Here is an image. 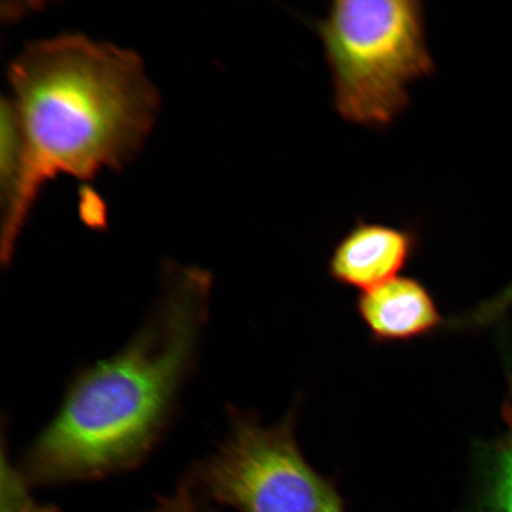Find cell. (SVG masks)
Here are the masks:
<instances>
[{
    "mask_svg": "<svg viewBox=\"0 0 512 512\" xmlns=\"http://www.w3.org/2000/svg\"><path fill=\"white\" fill-rule=\"evenodd\" d=\"M210 290V275L198 268L170 274L142 331L69 387L59 413L29 448L28 478L40 483L101 478L149 456L194 369Z\"/></svg>",
    "mask_w": 512,
    "mask_h": 512,
    "instance_id": "1",
    "label": "cell"
},
{
    "mask_svg": "<svg viewBox=\"0 0 512 512\" xmlns=\"http://www.w3.org/2000/svg\"><path fill=\"white\" fill-rule=\"evenodd\" d=\"M24 145L21 210L59 175L91 181L121 169L155 125L159 95L131 50L62 35L30 43L9 68Z\"/></svg>",
    "mask_w": 512,
    "mask_h": 512,
    "instance_id": "2",
    "label": "cell"
},
{
    "mask_svg": "<svg viewBox=\"0 0 512 512\" xmlns=\"http://www.w3.org/2000/svg\"><path fill=\"white\" fill-rule=\"evenodd\" d=\"M339 117L388 127L411 104L409 87L434 73L424 3L336 0L316 22Z\"/></svg>",
    "mask_w": 512,
    "mask_h": 512,
    "instance_id": "3",
    "label": "cell"
},
{
    "mask_svg": "<svg viewBox=\"0 0 512 512\" xmlns=\"http://www.w3.org/2000/svg\"><path fill=\"white\" fill-rule=\"evenodd\" d=\"M194 477L209 497L241 512H347L336 486L300 451L292 414L265 427L235 411L228 437Z\"/></svg>",
    "mask_w": 512,
    "mask_h": 512,
    "instance_id": "4",
    "label": "cell"
},
{
    "mask_svg": "<svg viewBox=\"0 0 512 512\" xmlns=\"http://www.w3.org/2000/svg\"><path fill=\"white\" fill-rule=\"evenodd\" d=\"M414 230L358 220L337 243L329 274L338 284L366 292L395 279L418 249Z\"/></svg>",
    "mask_w": 512,
    "mask_h": 512,
    "instance_id": "5",
    "label": "cell"
},
{
    "mask_svg": "<svg viewBox=\"0 0 512 512\" xmlns=\"http://www.w3.org/2000/svg\"><path fill=\"white\" fill-rule=\"evenodd\" d=\"M357 313L376 341L407 342L444 324L438 305L424 284L399 277L362 293Z\"/></svg>",
    "mask_w": 512,
    "mask_h": 512,
    "instance_id": "6",
    "label": "cell"
},
{
    "mask_svg": "<svg viewBox=\"0 0 512 512\" xmlns=\"http://www.w3.org/2000/svg\"><path fill=\"white\" fill-rule=\"evenodd\" d=\"M504 418L507 430L497 441L491 457L486 512H512V377Z\"/></svg>",
    "mask_w": 512,
    "mask_h": 512,
    "instance_id": "7",
    "label": "cell"
},
{
    "mask_svg": "<svg viewBox=\"0 0 512 512\" xmlns=\"http://www.w3.org/2000/svg\"><path fill=\"white\" fill-rule=\"evenodd\" d=\"M2 512H57L53 507H43L31 497L25 477L6 460L5 454L2 460Z\"/></svg>",
    "mask_w": 512,
    "mask_h": 512,
    "instance_id": "8",
    "label": "cell"
},
{
    "mask_svg": "<svg viewBox=\"0 0 512 512\" xmlns=\"http://www.w3.org/2000/svg\"><path fill=\"white\" fill-rule=\"evenodd\" d=\"M512 310V283L483 304H480L470 313L458 320L463 328H478L494 323Z\"/></svg>",
    "mask_w": 512,
    "mask_h": 512,
    "instance_id": "9",
    "label": "cell"
},
{
    "mask_svg": "<svg viewBox=\"0 0 512 512\" xmlns=\"http://www.w3.org/2000/svg\"><path fill=\"white\" fill-rule=\"evenodd\" d=\"M157 512H197L187 488H179L175 495L159 498Z\"/></svg>",
    "mask_w": 512,
    "mask_h": 512,
    "instance_id": "10",
    "label": "cell"
}]
</instances>
